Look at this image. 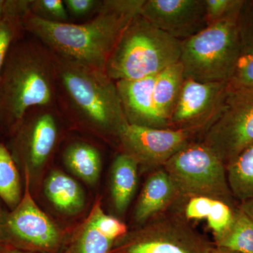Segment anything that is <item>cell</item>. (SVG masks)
<instances>
[{
    "label": "cell",
    "instance_id": "1",
    "mask_svg": "<svg viewBox=\"0 0 253 253\" xmlns=\"http://www.w3.org/2000/svg\"><path fill=\"white\" fill-rule=\"evenodd\" d=\"M144 2L103 0L94 17L78 24L48 22L29 13L23 19V28L55 54L105 71L120 37L140 15Z\"/></svg>",
    "mask_w": 253,
    "mask_h": 253
},
{
    "label": "cell",
    "instance_id": "2",
    "mask_svg": "<svg viewBox=\"0 0 253 253\" xmlns=\"http://www.w3.org/2000/svg\"><path fill=\"white\" fill-rule=\"evenodd\" d=\"M53 56L56 105L61 116L92 130L118 138L128 123L116 82L104 71L54 53Z\"/></svg>",
    "mask_w": 253,
    "mask_h": 253
},
{
    "label": "cell",
    "instance_id": "3",
    "mask_svg": "<svg viewBox=\"0 0 253 253\" xmlns=\"http://www.w3.org/2000/svg\"><path fill=\"white\" fill-rule=\"evenodd\" d=\"M53 105V53L34 37L20 38L10 48L0 76V123L14 129L30 109Z\"/></svg>",
    "mask_w": 253,
    "mask_h": 253
},
{
    "label": "cell",
    "instance_id": "4",
    "mask_svg": "<svg viewBox=\"0 0 253 253\" xmlns=\"http://www.w3.org/2000/svg\"><path fill=\"white\" fill-rule=\"evenodd\" d=\"M181 41L138 15L123 31L106 65L113 81H134L158 75L179 62Z\"/></svg>",
    "mask_w": 253,
    "mask_h": 253
},
{
    "label": "cell",
    "instance_id": "5",
    "mask_svg": "<svg viewBox=\"0 0 253 253\" xmlns=\"http://www.w3.org/2000/svg\"><path fill=\"white\" fill-rule=\"evenodd\" d=\"M240 13L181 41L179 62L184 78L201 83L230 81L242 56Z\"/></svg>",
    "mask_w": 253,
    "mask_h": 253
},
{
    "label": "cell",
    "instance_id": "6",
    "mask_svg": "<svg viewBox=\"0 0 253 253\" xmlns=\"http://www.w3.org/2000/svg\"><path fill=\"white\" fill-rule=\"evenodd\" d=\"M163 168L180 199L207 196L239 206L229 187L225 165L201 141L186 145Z\"/></svg>",
    "mask_w": 253,
    "mask_h": 253
},
{
    "label": "cell",
    "instance_id": "7",
    "mask_svg": "<svg viewBox=\"0 0 253 253\" xmlns=\"http://www.w3.org/2000/svg\"><path fill=\"white\" fill-rule=\"evenodd\" d=\"M201 141L225 166L253 144V89L229 83L220 111Z\"/></svg>",
    "mask_w": 253,
    "mask_h": 253
},
{
    "label": "cell",
    "instance_id": "8",
    "mask_svg": "<svg viewBox=\"0 0 253 253\" xmlns=\"http://www.w3.org/2000/svg\"><path fill=\"white\" fill-rule=\"evenodd\" d=\"M214 246L177 216L158 217L128 240L122 253H211Z\"/></svg>",
    "mask_w": 253,
    "mask_h": 253
},
{
    "label": "cell",
    "instance_id": "9",
    "mask_svg": "<svg viewBox=\"0 0 253 253\" xmlns=\"http://www.w3.org/2000/svg\"><path fill=\"white\" fill-rule=\"evenodd\" d=\"M204 131L200 129L151 128L129 123L120 132L118 139L124 152L139 164L163 167L168 160Z\"/></svg>",
    "mask_w": 253,
    "mask_h": 253
},
{
    "label": "cell",
    "instance_id": "10",
    "mask_svg": "<svg viewBox=\"0 0 253 253\" xmlns=\"http://www.w3.org/2000/svg\"><path fill=\"white\" fill-rule=\"evenodd\" d=\"M229 82L201 83L185 78L169 121L172 129H207L220 111Z\"/></svg>",
    "mask_w": 253,
    "mask_h": 253
},
{
    "label": "cell",
    "instance_id": "11",
    "mask_svg": "<svg viewBox=\"0 0 253 253\" xmlns=\"http://www.w3.org/2000/svg\"><path fill=\"white\" fill-rule=\"evenodd\" d=\"M61 116L56 105L30 109L14 128L16 149L26 166L41 167L46 162L59 139Z\"/></svg>",
    "mask_w": 253,
    "mask_h": 253
},
{
    "label": "cell",
    "instance_id": "12",
    "mask_svg": "<svg viewBox=\"0 0 253 253\" xmlns=\"http://www.w3.org/2000/svg\"><path fill=\"white\" fill-rule=\"evenodd\" d=\"M140 15L179 41L208 27L205 0H145Z\"/></svg>",
    "mask_w": 253,
    "mask_h": 253
},
{
    "label": "cell",
    "instance_id": "13",
    "mask_svg": "<svg viewBox=\"0 0 253 253\" xmlns=\"http://www.w3.org/2000/svg\"><path fill=\"white\" fill-rule=\"evenodd\" d=\"M26 169L24 193L19 204L6 219V227L15 239L44 251H52L59 243V234L49 217L32 198L29 185V169Z\"/></svg>",
    "mask_w": 253,
    "mask_h": 253
},
{
    "label": "cell",
    "instance_id": "14",
    "mask_svg": "<svg viewBox=\"0 0 253 253\" xmlns=\"http://www.w3.org/2000/svg\"><path fill=\"white\" fill-rule=\"evenodd\" d=\"M156 76L134 81L116 82L126 121L151 128H169L155 107L153 89Z\"/></svg>",
    "mask_w": 253,
    "mask_h": 253
},
{
    "label": "cell",
    "instance_id": "15",
    "mask_svg": "<svg viewBox=\"0 0 253 253\" xmlns=\"http://www.w3.org/2000/svg\"><path fill=\"white\" fill-rule=\"evenodd\" d=\"M179 199L180 196L171 178L163 167L158 168L145 183L136 204L134 218L142 224L158 215Z\"/></svg>",
    "mask_w": 253,
    "mask_h": 253
},
{
    "label": "cell",
    "instance_id": "16",
    "mask_svg": "<svg viewBox=\"0 0 253 253\" xmlns=\"http://www.w3.org/2000/svg\"><path fill=\"white\" fill-rule=\"evenodd\" d=\"M180 200L184 201L180 217L186 221L204 219L207 221L214 241L230 227L239 206L207 196H194Z\"/></svg>",
    "mask_w": 253,
    "mask_h": 253
},
{
    "label": "cell",
    "instance_id": "17",
    "mask_svg": "<svg viewBox=\"0 0 253 253\" xmlns=\"http://www.w3.org/2000/svg\"><path fill=\"white\" fill-rule=\"evenodd\" d=\"M139 163L126 153L118 155L111 170V194L113 204L119 213L124 212L135 193Z\"/></svg>",
    "mask_w": 253,
    "mask_h": 253
},
{
    "label": "cell",
    "instance_id": "18",
    "mask_svg": "<svg viewBox=\"0 0 253 253\" xmlns=\"http://www.w3.org/2000/svg\"><path fill=\"white\" fill-rule=\"evenodd\" d=\"M184 80V71L179 61L168 66L155 78L153 89L155 107L168 126Z\"/></svg>",
    "mask_w": 253,
    "mask_h": 253
},
{
    "label": "cell",
    "instance_id": "19",
    "mask_svg": "<svg viewBox=\"0 0 253 253\" xmlns=\"http://www.w3.org/2000/svg\"><path fill=\"white\" fill-rule=\"evenodd\" d=\"M46 197L55 207L62 212H77L84 204L81 186L71 176L60 171H54L45 181Z\"/></svg>",
    "mask_w": 253,
    "mask_h": 253
},
{
    "label": "cell",
    "instance_id": "20",
    "mask_svg": "<svg viewBox=\"0 0 253 253\" xmlns=\"http://www.w3.org/2000/svg\"><path fill=\"white\" fill-rule=\"evenodd\" d=\"M66 166L86 182H96L101 168V154L92 145L86 142L72 143L63 154Z\"/></svg>",
    "mask_w": 253,
    "mask_h": 253
},
{
    "label": "cell",
    "instance_id": "21",
    "mask_svg": "<svg viewBox=\"0 0 253 253\" xmlns=\"http://www.w3.org/2000/svg\"><path fill=\"white\" fill-rule=\"evenodd\" d=\"M231 193L239 204L253 198V144L226 166Z\"/></svg>",
    "mask_w": 253,
    "mask_h": 253
},
{
    "label": "cell",
    "instance_id": "22",
    "mask_svg": "<svg viewBox=\"0 0 253 253\" xmlns=\"http://www.w3.org/2000/svg\"><path fill=\"white\" fill-rule=\"evenodd\" d=\"M214 246L241 253H253V220L239 206L230 227L214 241Z\"/></svg>",
    "mask_w": 253,
    "mask_h": 253
},
{
    "label": "cell",
    "instance_id": "23",
    "mask_svg": "<svg viewBox=\"0 0 253 253\" xmlns=\"http://www.w3.org/2000/svg\"><path fill=\"white\" fill-rule=\"evenodd\" d=\"M0 197L6 204L16 207L21 200L20 176L14 158L0 143Z\"/></svg>",
    "mask_w": 253,
    "mask_h": 253
},
{
    "label": "cell",
    "instance_id": "24",
    "mask_svg": "<svg viewBox=\"0 0 253 253\" xmlns=\"http://www.w3.org/2000/svg\"><path fill=\"white\" fill-rule=\"evenodd\" d=\"M114 244V241L101 233L89 217L72 253H109Z\"/></svg>",
    "mask_w": 253,
    "mask_h": 253
},
{
    "label": "cell",
    "instance_id": "25",
    "mask_svg": "<svg viewBox=\"0 0 253 253\" xmlns=\"http://www.w3.org/2000/svg\"><path fill=\"white\" fill-rule=\"evenodd\" d=\"M30 14L51 23H69L63 0H31Z\"/></svg>",
    "mask_w": 253,
    "mask_h": 253
},
{
    "label": "cell",
    "instance_id": "26",
    "mask_svg": "<svg viewBox=\"0 0 253 253\" xmlns=\"http://www.w3.org/2000/svg\"><path fill=\"white\" fill-rule=\"evenodd\" d=\"M89 217L96 228L115 243L126 235V224L117 218L105 214L99 204L95 205Z\"/></svg>",
    "mask_w": 253,
    "mask_h": 253
},
{
    "label": "cell",
    "instance_id": "27",
    "mask_svg": "<svg viewBox=\"0 0 253 253\" xmlns=\"http://www.w3.org/2000/svg\"><path fill=\"white\" fill-rule=\"evenodd\" d=\"M244 3V0H205L208 26L239 14Z\"/></svg>",
    "mask_w": 253,
    "mask_h": 253
},
{
    "label": "cell",
    "instance_id": "28",
    "mask_svg": "<svg viewBox=\"0 0 253 253\" xmlns=\"http://www.w3.org/2000/svg\"><path fill=\"white\" fill-rule=\"evenodd\" d=\"M23 21L17 19L0 21V76L10 48L15 42L23 38Z\"/></svg>",
    "mask_w": 253,
    "mask_h": 253
},
{
    "label": "cell",
    "instance_id": "29",
    "mask_svg": "<svg viewBox=\"0 0 253 253\" xmlns=\"http://www.w3.org/2000/svg\"><path fill=\"white\" fill-rule=\"evenodd\" d=\"M241 54H253V0L244 1L239 18Z\"/></svg>",
    "mask_w": 253,
    "mask_h": 253
},
{
    "label": "cell",
    "instance_id": "30",
    "mask_svg": "<svg viewBox=\"0 0 253 253\" xmlns=\"http://www.w3.org/2000/svg\"><path fill=\"white\" fill-rule=\"evenodd\" d=\"M229 83L253 89V54L241 56Z\"/></svg>",
    "mask_w": 253,
    "mask_h": 253
},
{
    "label": "cell",
    "instance_id": "31",
    "mask_svg": "<svg viewBox=\"0 0 253 253\" xmlns=\"http://www.w3.org/2000/svg\"><path fill=\"white\" fill-rule=\"evenodd\" d=\"M31 0H0V21L11 18L23 21L30 13Z\"/></svg>",
    "mask_w": 253,
    "mask_h": 253
},
{
    "label": "cell",
    "instance_id": "32",
    "mask_svg": "<svg viewBox=\"0 0 253 253\" xmlns=\"http://www.w3.org/2000/svg\"><path fill=\"white\" fill-rule=\"evenodd\" d=\"M68 14L73 17L83 18L96 14L102 1L99 0H63Z\"/></svg>",
    "mask_w": 253,
    "mask_h": 253
},
{
    "label": "cell",
    "instance_id": "33",
    "mask_svg": "<svg viewBox=\"0 0 253 253\" xmlns=\"http://www.w3.org/2000/svg\"><path fill=\"white\" fill-rule=\"evenodd\" d=\"M239 207L253 220V198L240 204Z\"/></svg>",
    "mask_w": 253,
    "mask_h": 253
},
{
    "label": "cell",
    "instance_id": "34",
    "mask_svg": "<svg viewBox=\"0 0 253 253\" xmlns=\"http://www.w3.org/2000/svg\"><path fill=\"white\" fill-rule=\"evenodd\" d=\"M211 253H241L236 252V251H231V250L224 249V248L217 247L214 246L213 247Z\"/></svg>",
    "mask_w": 253,
    "mask_h": 253
},
{
    "label": "cell",
    "instance_id": "35",
    "mask_svg": "<svg viewBox=\"0 0 253 253\" xmlns=\"http://www.w3.org/2000/svg\"><path fill=\"white\" fill-rule=\"evenodd\" d=\"M0 253H30L23 252V251H18V250L0 249Z\"/></svg>",
    "mask_w": 253,
    "mask_h": 253
},
{
    "label": "cell",
    "instance_id": "36",
    "mask_svg": "<svg viewBox=\"0 0 253 253\" xmlns=\"http://www.w3.org/2000/svg\"><path fill=\"white\" fill-rule=\"evenodd\" d=\"M4 241V230H3L2 222H1V214H0V246Z\"/></svg>",
    "mask_w": 253,
    "mask_h": 253
},
{
    "label": "cell",
    "instance_id": "37",
    "mask_svg": "<svg viewBox=\"0 0 253 253\" xmlns=\"http://www.w3.org/2000/svg\"></svg>",
    "mask_w": 253,
    "mask_h": 253
}]
</instances>
